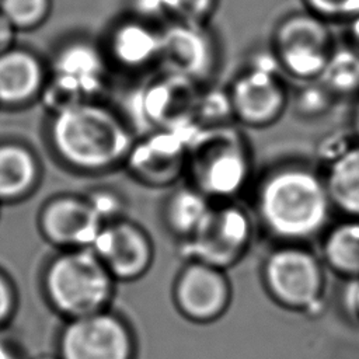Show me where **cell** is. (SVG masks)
Listing matches in <instances>:
<instances>
[{
    "label": "cell",
    "mask_w": 359,
    "mask_h": 359,
    "mask_svg": "<svg viewBox=\"0 0 359 359\" xmlns=\"http://www.w3.org/2000/svg\"><path fill=\"white\" fill-rule=\"evenodd\" d=\"M353 132L356 135V137L359 139V107L355 111V116H353Z\"/></svg>",
    "instance_id": "cell-35"
},
{
    "label": "cell",
    "mask_w": 359,
    "mask_h": 359,
    "mask_svg": "<svg viewBox=\"0 0 359 359\" xmlns=\"http://www.w3.org/2000/svg\"><path fill=\"white\" fill-rule=\"evenodd\" d=\"M349 282H351V287L348 290V303L352 313L359 320V279L349 280Z\"/></svg>",
    "instance_id": "cell-32"
},
{
    "label": "cell",
    "mask_w": 359,
    "mask_h": 359,
    "mask_svg": "<svg viewBox=\"0 0 359 359\" xmlns=\"http://www.w3.org/2000/svg\"><path fill=\"white\" fill-rule=\"evenodd\" d=\"M170 20L209 24L215 14L219 0H160Z\"/></svg>",
    "instance_id": "cell-28"
},
{
    "label": "cell",
    "mask_w": 359,
    "mask_h": 359,
    "mask_svg": "<svg viewBox=\"0 0 359 359\" xmlns=\"http://www.w3.org/2000/svg\"><path fill=\"white\" fill-rule=\"evenodd\" d=\"M48 142L56 158L83 175H102L123 167L136 133L129 119L91 100L49 114Z\"/></svg>",
    "instance_id": "cell-2"
},
{
    "label": "cell",
    "mask_w": 359,
    "mask_h": 359,
    "mask_svg": "<svg viewBox=\"0 0 359 359\" xmlns=\"http://www.w3.org/2000/svg\"><path fill=\"white\" fill-rule=\"evenodd\" d=\"M259 226L275 243L320 238L335 212L323 171L303 161H285L265 171L252 189Z\"/></svg>",
    "instance_id": "cell-1"
},
{
    "label": "cell",
    "mask_w": 359,
    "mask_h": 359,
    "mask_svg": "<svg viewBox=\"0 0 359 359\" xmlns=\"http://www.w3.org/2000/svg\"><path fill=\"white\" fill-rule=\"evenodd\" d=\"M330 21L309 10L282 17L272 31L269 48L289 80H317L337 49Z\"/></svg>",
    "instance_id": "cell-9"
},
{
    "label": "cell",
    "mask_w": 359,
    "mask_h": 359,
    "mask_svg": "<svg viewBox=\"0 0 359 359\" xmlns=\"http://www.w3.org/2000/svg\"><path fill=\"white\" fill-rule=\"evenodd\" d=\"M338 98L321 80L297 83L290 90V105L294 114L303 119H317L331 111Z\"/></svg>",
    "instance_id": "cell-24"
},
{
    "label": "cell",
    "mask_w": 359,
    "mask_h": 359,
    "mask_svg": "<svg viewBox=\"0 0 359 359\" xmlns=\"http://www.w3.org/2000/svg\"><path fill=\"white\" fill-rule=\"evenodd\" d=\"M172 294L185 317L195 321H212L227 309L231 286L224 269L188 259L175 278Z\"/></svg>",
    "instance_id": "cell-16"
},
{
    "label": "cell",
    "mask_w": 359,
    "mask_h": 359,
    "mask_svg": "<svg viewBox=\"0 0 359 359\" xmlns=\"http://www.w3.org/2000/svg\"><path fill=\"white\" fill-rule=\"evenodd\" d=\"M219 65V41L209 24L170 20L161 25L160 70L205 86L213 83Z\"/></svg>",
    "instance_id": "cell-11"
},
{
    "label": "cell",
    "mask_w": 359,
    "mask_h": 359,
    "mask_svg": "<svg viewBox=\"0 0 359 359\" xmlns=\"http://www.w3.org/2000/svg\"><path fill=\"white\" fill-rule=\"evenodd\" d=\"M60 359H132L133 339L126 324L102 310L67 320L59 334Z\"/></svg>",
    "instance_id": "cell-13"
},
{
    "label": "cell",
    "mask_w": 359,
    "mask_h": 359,
    "mask_svg": "<svg viewBox=\"0 0 359 359\" xmlns=\"http://www.w3.org/2000/svg\"><path fill=\"white\" fill-rule=\"evenodd\" d=\"M252 149L236 122L203 126L188 142L185 180L213 202L237 201L252 178Z\"/></svg>",
    "instance_id": "cell-3"
},
{
    "label": "cell",
    "mask_w": 359,
    "mask_h": 359,
    "mask_svg": "<svg viewBox=\"0 0 359 359\" xmlns=\"http://www.w3.org/2000/svg\"><path fill=\"white\" fill-rule=\"evenodd\" d=\"M325 271L320 254L302 243H275L261 265L271 297L293 310L318 307L325 290Z\"/></svg>",
    "instance_id": "cell-8"
},
{
    "label": "cell",
    "mask_w": 359,
    "mask_h": 359,
    "mask_svg": "<svg viewBox=\"0 0 359 359\" xmlns=\"http://www.w3.org/2000/svg\"><path fill=\"white\" fill-rule=\"evenodd\" d=\"M306 10L327 21H351L359 15V0H304Z\"/></svg>",
    "instance_id": "cell-29"
},
{
    "label": "cell",
    "mask_w": 359,
    "mask_h": 359,
    "mask_svg": "<svg viewBox=\"0 0 359 359\" xmlns=\"http://www.w3.org/2000/svg\"><path fill=\"white\" fill-rule=\"evenodd\" d=\"M194 119L198 128L234 122L227 87L220 88L213 86V83L202 86L198 94Z\"/></svg>",
    "instance_id": "cell-25"
},
{
    "label": "cell",
    "mask_w": 359,
    "mask_h": 359,
    "mask_svg": "<svg viewBox=\"0 0 359 359\" xmlns=\"http://www.w3.org/2000/svg\"><path fill=\"white\" fill-rule=\"evenodd\" d=\"M213 201L187 181L172 187L164 199L161 219L167 231L178 241L189 238L209 213Z\"/></svg>",
    "instance_id": "cell-20"
},
{
    "label": "cell",
    "mask_w": 359,
    "mask_h": 359,
    "mask_svg": "<svg viewBox=\"0 0 359 359\" xmlns=\"http://www.w3.org/2000/svg\"><path fill=\"white\" fill-rule=\"evenodd\" d=\"M321 171L334 209L345 217L359 219V140L324 163Z\"/></svg>",
    "instance_id": "cell-22"
},
{
    "label": "cell",
    "mask_w": 359,
    "mask_h": 359,
    "mask_svg": "<svg viewBox=\"0 0 359 359\" xmlns=\"http://www.w3.org/2000/svg\"><path fill=\"white\" fill-rule=\"evenodd\" d=\"M102 224L128 216V198L114 187H97L84 194Z\"/></svg>",
    "instance_id": "cell-27"
},
{
    "label": "cell",
    "mask_w": 359,
    "mask_h": 359,
    "mask_svg": "<svg viewBox=\"0 0 359 359\" xmlns=\"http://www.w3.org/2000/svg\"><path fill=\"white\" fill-rule=\"evenodd\" d=\"M52 0H0V13L15 31L39 28L50 15Z\"/></svg>",
    "instance_id": "cell-26"
},
{
    "label": "cell",
    "mask_w": 359,
    "mask_h": 359,
    "mask_svg": "<svg viewBox=\"0 0 359 359\" xmlns=\"http://www.w3.org/2000/svg\"><path fill=\"white\" fill-rule=\"evenodd\" d=\"M111 63L100 42L73 38L63 42L48 63V80L41 101L50 112L70 104L102 100Z\"/></svg>",
    "instance_id": "cell-5"
},
{
    "label": "cell",
    "mask_w": 359,
    "mask_h": 359,
    "mask_svg": "<svg viewBox=\"0 0 359 359\" xmlns=\"http://www.w3.org/2000/svg\"><path fill=\"white\" fill-rule=\"evenodd\" d=\"M18 304V294L13 280L0 269V330L14 317Z\"/></svg>",
    "instance_id": "cell-30"
},
{
    "label": "cell",
    "mask_w": 359,
    "mask_h": 359,
    "mask_svg": "<svg viewBox=\"0 0 359 359\" xmlns=\"http://www.w3.org/2000/svg\"><path fill=\"white\" fill-rule=\"evenodd\" d=\"M90 248L116 282L142 278L156 254L149 231L128 216L104 223Z\"/></svg>",
    "instance_id": "cell-14"
},
{
    "label": "cell",
    "mask_w": 359,
    "mask_h": 359,
    "mask_svg": "<svg viewBox=\"0 0 359 359\" xmlns=\"http://www.w3.org/2000/svg\"><path fill=\"white\" fill-rule=\"evenodd\" d=\"M160 28L132 14L116 21L101 43L111 66L126 73L158 69Z\"/></svg>",
    "instance_id": "cell-17"
},
{
    "label": "cell",
    "mask_w": 359,
    "mask_h": 359,
    "mask_svg": "<svg viewBox=\"0 0 359 359\" xmlns=\"http://www.w3.org/2000/svg\"><path fill=\"white\" fill-rule=\"evenodd\" d=\"M287 81L269 46L254 52L227 86L234 122L250 129L275 125L290 105Z\"/></svg>",
    "instance_id": "cell-6"
},
{
    "label": "cell",
    "mask_w": 359,
    "mask_h": 359,
    "mask_svg": "<svg viewBox=\"0 0 359 359\" xmlns=\"http://www.w3.org/2000/svg\"><path fill=\"white\" fill-rule=\"evenodd\" d=\"M195 129L142 132L136 136L122 168L143 187L171 189L185 180L188 142Z\"/></svg>",
    "instance_id": "cell-10"
},
{
    "label": "cell",
    "mask_w": 359,
    "mask_h": 359,
    "mask_svg": "<svg viewBox=\"0 0 359 359\" xmlns=\"http://www.w3.org/2000/svg\"><path fill=\"white\" fill-rule=\"evenodd\" d=\"M351 48L359 55V15L352 18L351 21Z\"/></svg>",
    "instance_id": "cell-34"
},
{
    "label": "cell",
    "mask_w": 359,
    "mask_h": 359,
    "mask_svg": "<svg viewBox=\"0 0 359 359\" xmlns=\"http://www.w3.org/2000/svg\"><path fill=\"white\" fill-rule=\"evenodd\" d=\"M257 222L238 201L213 202L198 230L178 243L184 261H199L220 269L238 264L252 245Z\"/></svg>",
    "instance_id": "cell-7"
},
{
    "label": "cell",
    "mask_w": 359,
    "mask_h": 359,
    "mask_svg": "<svg viewBox=\"0 0 359 359\" xmlns=\"http://www.w3.org/2000/svg\"><path fill=\"white\" fill-rule=\"evenodd\" d=\"M318 240L327 269L348 280L359 279V219L344 216L331 222Z\"/></svg>",
    "instance_id": "cell-21"
},
{
    "label": "cell",
    "mask_w": 359,
    "mask_h": 359,
    "mask_svg": "<svg viewBox=\"0 0 359 359\" xmlns=\"http://www.w3.org/2000/svg\"><path fill=\"white\" fill-rule=\"evenodd\" d=\"M115 283L91 248L60 250L42 275L49 306L67 320L107 310Z\"/></svg>",
    "instance_id": "cell-4"
},
{
    "label": "cell",
    "mask_w": 359,
    "mask_h": 359,
    "mask_svg": "<svg viewBox=\"0 0 359 359\" xmlns=\"http://www.w3.org/2000/svg\"><path fill=\"white\" fill-rule=\"evenodd\" d=\"M0 359H22V356L15 352L14 346L0 338Z\"/></svg>",
    "instance_id": "cell-33"
},
{
    "label": "cell",
    "mask_w": 359,
    "mask_h": 359,
    "mask_svg": "<svg viewBox=\"0 0 359 359\" xmlns=\"http://www.w3.org/2000/svg\"><path fill=\"white\" fill-rule=\"evenodd\" d=\"M15 34L17 31L10 25V22L0 13V53L14 46Z\"/></svg>",
    "instance_id": "cell-31"
},
{
    "label": "cell",
    "mask_w": 359,
    "mask_h": 359,
    "mask_svg": "<svg viewBox=\"0 0 359 359\" xmlns=\"http://www.w3.org/2000/svg\"><path fill=\"white\" fill-rule=\"evenodd\" d=\"M202 86L157 69L133 97V112L144 130L188 129L195 125V105Z\"/></svg>",
    "instance_id": "cell-12"
},
{
    "label": "cell",
    "mask_w": 359,
    "mask_h": 359,
    "mask_svg": "<svg viewBox=\"0 0 359 359\" xmlns=\"http://www.w3.org/2000/svg\"><path fill=\"white\" fill-rule=\"evenodd\" d=\"M35 359H60V358L57 355L56 356H53V355H41V356H38Z\"/></svg>",
    "instance_id": "cell-36"
},
{
    "label": "cell",
    "mask_w": 359,
    "mask_h": 359,
    "mask_svg": "<svg viewBox=\"0 0 359 359\" xmlns=\"http://www.w3.org/2000/svg\"><path fill=\"white\" fill-rule=\"evenodd\" d=\"M102 226L86 195L60 194L43 203L38 227L46 243L59 250L90 248Z\"/></svg>",
    "instance_id": "cell-15"
},
{
    "label": "cell",
    "mask_w": 359,
    "mask_h": 359,
    "mask_svg": "<svg viewBox=\"0 0 359 359\" xmlns=\"http://www.w3.org/2000/svg\"><path fill=\"white\" fill-rule=\"evenodd\" d=\"M41 161L25 144L0 143V203H13L28 198L39 185Z\"/></svg>",
    "instance_id": "cell-19"
},
{
    "label": "cell",
    "mask_w": 359,
    "mask_h": 359,
    "mask_svg": "<svg viewBox=\"0 0 359 359\" xmlns=\"http://www.w3.org/2000/svg\"><path fill=\"white\" fill-rule=\"evenodd\" d=\"M48 65L34 52L11 46L0 53V108L15 109L41 100Z\"/></svg>",
    "instance_id": "cell-18"
},
{
    "label": "cell",
    "mask_w": 359,
    "mask_h": 359,
    "mask_svg": "<svg viewBox=\"0 0 359 359\" xmlns=\"http://www.w3.org/2000/svg\"><path fill=\"white\" fill-rule=\"evenodd\" d=\"M318 80L337 98L356 93L359 90V55L351 46H337Z\"/></svg>",
    "instance_id": "cell-23"
}]
</instances>
